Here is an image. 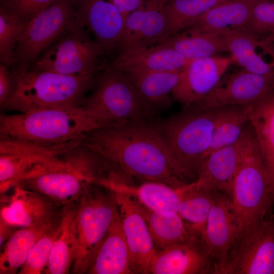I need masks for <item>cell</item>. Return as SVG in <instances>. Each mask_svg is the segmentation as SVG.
Listing matches in <instances>:
<instances>
[{
	"mask_svg": "<svg viewBox=\"0 0 274 274\" xmlns=\"http://www.w3.org/2000/svg\"><path fill=\"white\" fill-rule=\"evenodd\" d=\"M166 21L162 9L146 0L145 7L131 13L124 21L118 52L156 44L162 37Z\"/></svg>",
	"mask_w": 274,
	"mask_h": 274,
	"instance_id": "obj_23",
	"label": "cell"
},
{
	"mask_svg": "<svg viewBox=\"0 0 274 274\" xmlns=\"http://www.w3.org/2000/svg\"><path fill=\"white\" fill-rule=\"evenodd\" d=\"M274 90V74L259 75L243 70L222 77L203 98L189 106L211 110L251 104Z\"/></svg>",
	"mask_w": 274,
	"mask_h": 274,
	"instance_id": "obj_14",
	"label": "cell"
},
{
	"mask_svg": "<svg viewBox=\"0 0 274 274\" xmlns=\"http://www.w3.org/2000/svg\"><path fill=\"white\" fill-rule=\"evenodd\" d=\"M114 193L130 251L133 273H148L151 261L157 249L139 203L128 195Z\"/></svg>",
	"mask_w": 274,
	"mask_h": 274,
	"instance_id": "obj_17",
	"label": "cell"
},
{
	"mask_svg": "<svg viewBox=\"0 0 274 274\" xmlns=\"http://www.w3.org/2000/svg\"><path fill=\"white\" fill-rule=\"evenodd\" d=\"M154 3L157 7L162 9L163 7L170 0H149Z\"/></svg>",
	"mask_w": 274,
	"mask_h": 274,
	"instance_id": "obj_43",
	"label": "cell"
},
{
	"mask_svg": "<svg viewBox=\"0 0 274 274\" xmlns=\"http://www.w3.org/2000/svg\"><path fill=\"white\" fill-rule=\"evenodd\" d=\"M102 128L81 107L43 109L0 116L1 140L63 151Z\"/></svg>",
	"mask_w": 274,
	"mask_h": 274,
	"instance_id": "obj_2",
	"label": "cell"
},
{
	"mask_svg": "<svg viewBox=\"0 0 274 274\" xmlns=\"http://www.w3.org/2000/svg\"><path fill=\"white\" fill-rule=\"evenodd\" d=\"M156 44L170 47L189 60L215 56L227 52L221 32L187 29Z\"/></svg>",
	"mask_w": 274,
	"mask_h": 274,
	"instance_id": "obj_29",
	"label": "cell"
},
{
	"mask_svg": "<svg viewBox=\"0 0 274 274\" xmlns=\"http://www.w3.org/2000/svg\"><path fill=\"white\" fill-rule=\"evenodd\" d=\"M80 143L108 174L122 173L175 188L186 184L176 174L169 149L155 125L141 121L99 128L88 133Z\"/></svg>",
	"mask_w": 274,
	"mask_h": 274,
	"instance_id": "obj_1",
	"label": "cell"
},
{
	"mask_svg": "<svg viewBox=\"0 0 274 274\" xmlns=\"http://www.w3.org/2000/svg\"><path fill=\"white\" fill-rule=\"evenodd\" d=\"M25 23L0 9V61L11 68L18 66L16 46Z\"/></svg>",
	"mask_w": 274,
	"mask_h": 274,
	"instance_id": "obj_36",
	"label": "cell"
},
{
	"mask_svg": "<svg viewBox=\"0 0 274 274\" xmlns=\"http://www.w3.org/2000/svg\"><path fill=\"white\" fill-rule=\"evenodd\" d=\"M18 228L0 220V246H2Z\"/></svg>",
	"mask_w": 274,
	"mask_h": 274,
	"instance_id": "obj_42",
	"label": "cell"
},
{
	"mask_svg": "<svg viewBox=\"0 0 274 274\" xmlns=\"http://www.w3.org/2000/svg\"><path fill=\"white\" fill-rule=\"evenodd\" d=\"M76 20L82 23L107 55L118 50L124 20L106 0H71Z\"/></svg>",
	"mask_w": 274,
	"mask_h": 274,
	"instance_id": "obj_18",
	"label": "cell"
},
{
	"mask_svg": "<svg viewBox=\"0 0 274 274\" xmlns=\"http://www.w3.org/2000/svg\"><path fill=\"white\" fill-rule=\"evenodd\" d=\"M9 0H1V2L2 4H4L8 1H9Z\"/></svg>",
	"mask_w": 274,
	"mask_h": 274,
	"instance_id": "obj_44",
	"label": "cell"
},
{
	"mask_svg": "<svg viewBox=\"0 0 274 274\" xmlns=\"http://www.w3.org/2000/svg\"><path fill=\"white\" fill-rule=\"evenodd\" d=\"M254 37L274 42V0H260L247 23L240 28Z\"/></svg>",
	"mask_w": 274,
	"mask_h": 274,
	"instance_id": "obj_38",
	"label": "cell"
},
{
	"mask_svg": "<svg viewBox=\"0 0 274 274\" xmlns=\"http://www.w3.org/2000/svg\"><path fill=\"white\" fill-rule=\"evenodd\" d=\"M218 109L187 107L168 121L155 125L170 153L174 170L184 183L196 181L209 149Z\"/></svg>",
	"mask_w": 274,
	"mask_h": 274,
	"instance_id": "obj_4",
	"label": "cell"
},
{
	"mask_svg": "<svg viewBox=\"0 0 274 274\" xmlns=\"http://www.w3.org/2000/svg\"><path fill=\"white\" fill-rule=\"evenodd\" d=\"M119 215L111 190L95 182L87 187L76 208L74 224L78 249L71 272L87 273Z\"/></svg>",
	"mask_w": 274,
	"mask_h": 274,
	"instance_id": "obj_5",
	"label": "cell"
},
{
	"mask_svg": "<svg viewBox=\"0 0 274 274\" xmlns=\"http://www.w3.org/2000/svg\"><path fill=\"white\" fill-rule=\"evenodd\" d=\"M53 157L19 151L0 153L1 194L24 180L38 165L54 160Z\"/></svg>",
	"mask_w": 274,
	"mask_h": 274,
	"instance_id": "obj_35",
	"label": "cell"
},
{
	"mask_svg": "<svg viewBox=\"0 0 274 274\" xmlns=\"http://www.w3.org/2000/svg\"><path fill=\"white\" fill-rule=\"evenodd\" d=\"M217 109V116L207 157L215 150L237 142L249 122L250 104L228 106Z\"/></svg>",
	"mask_w": 274,
	"mask_h": 274,
	"instance_id": "obj_32",
	"label": "cell"
},
{
	"mask_svg": "<svg viewBox=\"0 0 274 274\" xmlns=\"http://www.w3.org/2000/svg\"><path fill=\"white\" fill-rule=\"evenodd\" d=\"M14 73L12 69L0 64V105L3 107L10 97L14 88Z\"/></svg>",
	"mask_w": 274,
	"mask_h": 274,
	"instance_id": "obj_40",
	"label": "cell"
},
{
	"mask_svg": "<svg viewBox=\"0 0 274 274\" xmlns=\"http://www.w3.org/2000/svg\"><path fill=\"white\" fill-rule=\"evenodd\" d=\"M273 196L253 130L230 196L241 223L242 231L264 220Z\"/></svg>",
	"mask_w": 274,
	"mask_h": 274,
	"instance_id": "obj_8",
	"label": "cell"
},
{
	"mask_svg": "<svg viewBox=\"0 0 274 274\" xmlns=\"http://www.w3.org/2000/svg\"><path fill=\"white\" fill-rule=\"evenodd\" d=\"M148 273H215V266L202 241L175 245L157 249Z\"/></svg>",
	"mask_w": 274,
	"mask_h": 274,
	"instance_id": "obj_19",
	"label": "cell"
},
{
	"mask_svg": "<svg viewBox=\"0 0 274 274\" xmlns=\"http://www.w3.org/2000/svg\"><path fill=\"white\" fill-rule=\"evenodd\" d=\"M1 195L0 219L17 228L54 227L60 224L68 208L41 192L19 184Z\"/></svg>",
	"mask_w": 274,
	"mask_h": 274,
	"instance_id": "obj_11",
	"label": "cell"
},
{
	"mask_svg": "<svg viewBox=\"0 0 274 274\" xmlns=\"http://www.w3.org/2000/svg\"><path fill=\"white\" fill-rule=\"evenodd\" d=\"M62 221L41 236L31 248L19 274H40L45 269L54 242L61 233Z\"/></svg>",
	"mask_w": 274,
	"mask_h": 274,
	"instance_id": "obj_37",
	"label": "cell"
},
{
	"mask_svg": "<svg viewBox=\"0 0 274 274\" xmlns=\"http://www.w3.org/2000/svg\"><path fill=\"white\" fill-rule=\"evenodd\" d=\"M233 62L231 56L190 60L182 70L172 97L185 108L197 102L213 89Z\"/></svg>",
	"mask_w": 274,
	"mask_h": 274,
	"instance_id": "obj_16",
	"label": "cell"
},
{
	"mask_svg": "<svg viewBox=\"0 0 274 274\" xmlns=\"http://www.w3.org/2000/svg\"><path fill=\"white\" fill-rule=\"evenodd\" d=\"M94 180L61 157L44 165L36 174L18 184L43 193L65 208H75L87 187Z\"/></svg>",
	"mask_w": 274,
	"mask_h": 274,
	"instance_id": "obj_12",
	"label": "cell"
},
{
	"mask_svg": "<svg viewBox=\"0 0 274 274\" xmlns=\"http://www.w3.org/2000/svg\"><path fill=\"white\" fill-rule=\"evenodd\" d=\"M252 132L250 125H247L237 142L210 153L199 168L197 179L194 181L196 185L230 196L233 180L242 162Z\"/></svg>",
	"mask_w": 274,
	"mask_h": 274,
	"instance_id": "obj_15",
	"label": "cell"
},
{
	"mask_svg": "<svg viewBox=\"0 0 274 274\" xmlns=\"http://www.w3.org/2000/svg\"><path fill=\"white\" fill-rule=\"evenodd\" d=\"M12 69L13 92L1 109L20 113L81 107L96 78V75H67L19 66Z\"/></svg>",
	"mask_w": 274,
	"mask_h": 274,
	"instance_id": "obj_3",
	"label": "cell"
},
{
	"mask_svg": "<svg viewBox=\"0 0 274 274\" xmlns=\"http://www.w3.org/2000/svg\"><path fill=\"white\" fill-rule=\"evenodd\" d=\"M259 1L226 0L207 12L189 28L219 32L240 29L247 23Z\"/></svg>",
	"mask_w": 274,
	"mask_h": 274,
	"instance_id": "obj_27",
	"label": "cell"
},
{
	"mask_svg": "<svg viewBox=\"0 0 274 274\" xmlns=\"http://www.w3.org/2000/svg\"><path fill=\"white\" fill-rule=\"evenodd\" d=\"M242 230L231 197L215 192L203 241L215 266V274H221L229 254Z\"/></svg>",
	"mask_w": 274,
	"mask_h": 274,
	"instance_id": "obj_13",
	"label": "cell"
},
{
	"mask_svg": "<svg viewBox=\"0 0 274 274\" xmlns=\"http://www.w3.org/2000/svg\"><path fill=\"white\" fill-rule=\"evenodd\" d=\"M190 60L170 47L155 44L119 52L108 67L125 73L176 71L183 70Z\"/></svg>",
	"mask_w": 274,
	"mask_h": 274,
	"instance_id": "obj_21",
	"label": "cell"
},
{
	"mask_svg": "<svg viewBox=\"0 0 274 274\" xmlns=\"http://www.w3.org/2000/svg\"><path fill=\"white\" fill-rule=\"evenodd\" d=\"M76 208L67 209L64 214L61 233L54 243L43 273L65 274L71 272L78 249L74 224Z\"/></svg>",
	"mask_w": 274,
	"mask_h": 274,
	"instance_id": "obj_34",
	"label": "cell"
},
{
	"mask_svg": "<svg viewBox=\"0 0 274 274\" xmlns=\"http://www.w3.org/2000/svg\"><path fill=\"white\" fill-rule=\"evenodd\" d=\"M89 31L76 20L29 68L67 75H96L106 68L107 54Z\"/></svg>",
	"mask_w": 274,
	"mask_h": 274,
	"instance_id": "obj_7",
	"label": "cell"
},
{
	"mask_svg": "<svg viewBox=\"0 0 274 274\" xmlns=\"http://www.w3.org/2000/svg\"><path fill=\"white\" fill-rule=\"evenodd\" d=\"M115 6L124 22L127 16L132 12L141 8L143 0H110Z\"/></svg>",
	"mask_w": 274,
	"mask_h": 274,
	"instance_id": "obj_41",
	"label": "cell"
},
{
	"mask_svg": "<svg viewBox=\"0 0 274 274\" xmlns=\"http://www.w3.org/2000/svg\"><path fill=\"white\" fill-rule=\"evenodd\" d=\"M139 204L157 249L163 250L175 245L203 241L177 213L155 212L139 203Z\"/></svg>",
	"mask_w": 274,
	"mask_h": 274,
	"instance_id": "obj_26",
	"label": "cell"
},
{
	"mask_svg": "<svg viewBox=\"0 0 274 274\" xmlns=\"http://www.w3.org/2000/svg\"><path fill=\"white\" fill-rule=\"evenodd\" d=\"M225 1L170 0L162 8L166 28L157 43L191 27L207 12Z\"/></svg>",
	"mask_w": 274,
	"mask_h": 274,
	"instance_id": "obj_30",
	"label": "cell"
},
{
	"mask_svg": "<svg viewBox=\"0 0 274 274\" xmlns=\"http://www.w3.org/2000/svg\"><path fill=\"white\" fill-rule=\"evenodd\" d=\"M75 21L71 0H57L26 23L16 46L18 66L29 68Z\"/></svg>",
	"mask_w": 274,
	"mask_h": 274,
	"instance_id": "obj_9",
	"label": "cell"
},
{
	"mask_svg": "<svg viewBox=\"0 0 274 274\" xmlns=\"http://www.w3.org/2000/svg\"><path fill=\"white\" fill-rule=\"evenodd\" d=\"M222 34L227 52L244 70L259 75L274 74V44L259 39L243 29Z\"/></svg>",
	"mask_w": 274,
	"mask_h": 274,
	"instance_id": "obj_20",
	"label": "cell"
},
{
	"mask_svg": "<svg viewBox=\"0 0 274 274\" xmlns=\"http://www.w3.org/2000/svg\"><path fill=\"white\" fill-rule=\"evenodd\" d=\"M86 273H133L130 251L119 215L112 224Z\"/></svg>",
	"mask_w": 274,
	"mask_h": 274,
	"instance_id": "obj_25",
	"label": "cell"
},
{
	"mask_svg": "<svg viewBox=\"0 0 274 274\" xmlns=\"http://www.w3.org/2000/svg\"><path fill=\"white\" fill-rule=\"evenodd\" d=\"M215 192L197 186L194 181L182 187L177 213L202 240Z\"/></svg>",
	"mask_w": 274,
	"mask_h": 274,
	"instance_id": "obj_31",
	"label": "cell"
},
{
	"mask_svg": "<svg viewBox=\"0 0 274 274\" xmlns=\"http://www.w3.org/2000/svg\"><path fill=\"white\" fill-rule=\"evenodd\" d=\"M221 274H274V216L242 231Z\"/></svg>",
	"mask_w": 274,
	"mask_h": 274,
	"instance_id": "obj_10",
	"label": "cell"
},
{
	"mask_svg": "<svg viewBox=\"0 0 274 274\" xmlns=\"http://www.w3.org/2000/svg\"><path fill=\"white\" fill-rule=\"evenodd\" d=\"M182 70L130 71L125 73L151 111L153 107L169 103L170 96H172L173 91L180 80Z\"/></svg>",
	"mask_w": 274,
	"mask_h": 274,
	"instance_id": "obj_28",
	"label": "cell"
},
{
	"mask_svg": "<svg viewBox=\"0 0 274 274\" xmlns=\"http://www.w3.org/2000/svg\"><path fill=\"white\" fill-rule=\"evenodd\" d=\"M57 0H9L2 4L4 10L26 23Z\"/></svg>",
	"mask_w": 274,
	"mask_h": 274,
	"instance_id": "obj_39",
	"label": "cell"
},
{
	"mask_svg": "<svg viewBox=\"0 0 274 274\" xmlns=\"http://www.w3.org/2000/svg\"><path fill=\"white\" fill-rule=\"evenodd\" d=\"M56 226L17 229L1 246L0 273H18L35 243Z\"/></svg>",
	"mask_w": 274,
	"mask_h": 274,
	"instance_id": "obj_33",
	"label": "cell"
},
{
	"mask_svg": "<svg viewBox=\"0 0 274 274\" xmlns=\"http://www.w3.org/2000/svg\"><path fill=\"white\" fill-rule=\"evenodd\" d=\"M94 89L82 107L103 127L143 121L150 110L124 72L107 67L96 76Z\"/></svg>",
	"mask_w": 274,
	"mask_h": 274,
	"instance_id": "obj_6",
	"label": "cell"
},
{
	"mask_svg": "<svg viewBox=\"0 0 274 274\" xmlns=\"http://www.w3.org/2000/svg\"><path fill=\"white\" fill-rule=\"evenodd\" d=\"M97 183L115 193L128 195L152 211L163 213H177L183 186L175 188L154 181L132 185L112 175L98 180Z\"/></svg>",
	"mask_w": 274,
	"mask_h": 274,
	"instance_id": "obj_22",
	"label": "cell"
},
{
	"mask_svg": "<svg viewBox=\"0 0 274 274\" xmlns=\"http://www.w3.org/2000/svg\"><path fill=\"white\" fill-rule=\"evenodd\" d=\"M252 128L274 195V90L250 104Z\"/></svg>",
	"mask_w": 274,
	"mask_h": 274,
	"instance_id": "obj_24",
	"label": "cell"
}]
</instances>
